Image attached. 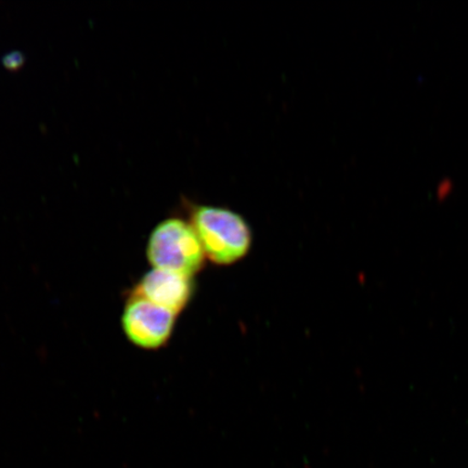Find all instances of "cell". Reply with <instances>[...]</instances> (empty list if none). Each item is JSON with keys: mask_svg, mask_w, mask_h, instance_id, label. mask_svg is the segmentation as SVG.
<instances>
[{"mask_svg": "<svg viewBox=\"0 0 468 468\" xmlns=\"http://www.w3.org/2000/svg\"><path fill=\"white\" fill-rule=\"evenodd\" d=\"M177 314L131 292L122 315V327L130 342L146 350L160 349L169 342Z\"/></svg>", "mask_w": 468, "mask_h": 468, "instance_id": "obj_3", "label": "cell"}, {"mask_svg": "<svg viewBox=\"0 0 468 468\" xmlns=\"http://www.w3.org/2000/svg\"><path fill=\"white\" fill-rule=\"evenodd\" d=\"M146 259L152 268L193 278L207 261L200 239L188 219L169 216L151 231Z\"/></svg>", "mask_w": 468, "mask_h": 468, "instance_id": "obj_2", "label": "cell"}, {"mask_svg": "<svg viewBox=\"0 0 468 468\" xmlns=\"http://www.w3.org/2000/svg\"><path fill=\"white\" fill-rule=\"evenodd\" d=\"M452 183H450V181H442V183L438 186L437 197L438 198H441V200H443V198H446L447 197L452 195Z\"/></svg>", "mask_w": 468, "mask_h": 468, "instance_id": "obj_5", "label": "cell"}, {"mask_svg": "<svg viewBox=\"0 0 468 468\" xmlns=\"http://www.w3.org/2000/svg\"><path fill=\"white\" fill-rule=\"evenodd\" d=\"M131 292L178 315L189 305L195 282L184 274L152 268Z\"/></svg>", "mask_w": 468, "mask_h": 468, "instance_id": "obj_4", "label": "cell"}, {"mask_svg": "<svg viewBox=\"0 0 468 468\" xmlns=\"http://www.w3.org/2000/svg\"><path fill=\"white\" fill-rule=\"evenodd\" d=\"M205 256L218 266H231L247 257L253 245V232L247 219L236 210L215 205L181 200Z\"/></svg>", "mask_w": 468, "mask_h": 468, "instance_id": "obj_1", "label": "cell"}]
</instances>
